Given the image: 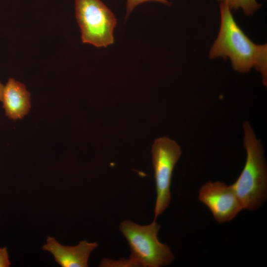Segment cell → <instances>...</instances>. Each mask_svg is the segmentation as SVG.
Instances as JSON below:
<instances>
[{"label":"cell","instance_id":"cell-1","mask_svg":"<svg viewBox=\"0 0 267 267\" xmlns=\"http://www.w3.org/2000/svg\"><path fill=\"white\" fill-rule=\"evenodd\" d=\"M221 26L218 36L210 48L209 57L228 58L234 70L248 72L255 68L267 85V45L253 43L236 23L226 3L221 2Z\"/></svg>","mask_w":267,"mask_h":267},{"label":"cell","instance_id":"cell-2","mask_svg":"<svg viewBox=\"0 0 267 267\" xmlns=\"http://www.w3.org/2000/svg\"><path fill=\"white\" fill-rule=\"evenodd\" d=\"M244 146L246 151L244 167L232 184L243 209L255 210L267 197V171L264 151L250 123L243 124Z\"/></svg>","mask_w":267,"mask_h":267},{"label":"cell","instance_id":"cell-3","mask_svg":"<svg viewBox=\"0 0 267 267\" xmlns=\"http://www.w3.org/2000/svg\"><path fill=\"white\" fill-rule=\"evenodd\" d=\"M160 225L156 220L141 225L131 221L121 222L120 229L131 250L130 259L135 267H161L169 265L174 259L170 247L160 242L158 233Z\"/></svg>","mask_w":267,"mask_h":267},{"label":"cell","instance_id":"cell-4","mask_svg":"<svg viewBox=\"0 0 267 267\" xmlns=\"http://www.w3.org/2000/svg\"><path fill=\"white\" fill-rule=\"evenodd\" d=\"M75 8L83 43L97 47L114 43L117 19L101 0H75Z\"/></svg>","mask_w":267,"mask_h":267},{"label":"cell","instance_id":"cell-5","mask_svg":"<svg viewBox=\"0 0 267 267\" xmlns=\"http://www.w3.org/2000/svg\"><path fill=\"white\" fill-rule=\"evenodd\" d=\"M151 153L156 190L154 219L156 220L170 204L172 174L181 150L175 141L162 137L154 140Z\"/></svg>","mask_w":267,"mask_h":267},{"label":"cell","instance_id":"cell-6","mask_svg":"<svg viewBox=\"0 0 267 267\" xmlns=\"http://www.w3.org/2000/svg\"><path fill=\"white\" fill-rule=\"evenodd\" d=\"M198 199L219 223L230 221L243 210L232 185L221 181L203 184L199 189Z\"/></svg>","mask_w":267,"mask_h":267},{"label":"cell","instance_id":"cell-7","mask_svg":"<svg viewBox=\"0 0 267 267\" xmlns=\"http://www.w3.org/2000/svg\"><path fill=\"white\" fill-rule=\"evenodd\" d=\"M98 246L96 242L86 240L76 246H64L54 237L48 236L42 249L51 253L55 261L62 267H87L90 253Z\"/></svg>","mask_w":267,"mask_h":267},{"label":"cell","instance_id":"cell-8","mask_svg":"<svg viewBox=\"0 0 267 267\" xmlns=\"http://www.w3.org/2000/svg\"><path fill=\"white\" fill-rule=\"evenodd\" d=\"M1 102L6 117L14 120L21 119L30 111V93L24 84L9 78L4 86Z\"/></svg>","mask_w":267,"mask_h":267},{"label":"cell","instance_id":"cell-9","mask_svg":"<svg viewBox=\"0 0 267 267\" xmlns=\"http://www.w3.org/2000/svg\"><path fill=\"white\" fill-rule=\"evenodd\" d=\"M226 3L229 9L237 10L241 8L246 15H252L262 5L256 0H216Z\"/></svg>","mask_w":267,"mask_h":267},{"label":"cell","instance_id":"cell-10","mask_svg":"<svg viewBox=\"0 0 267 267\" xmlns=\"http://www.w3.org/2000/svg\"><path fill=\"white\" fill-rule=\"evenodd\" d=\"M149 1H155L163 3L167 5H170L171 2L168 0H127L126 4V16L127 18L133 10L139 4Z\"/></svg>","mask_w":267,"mask_h":267},{"label":"cell","instance_id":"cell-11","mask_svg":"<svg viewBox=\"0 0 267 267\" xmlns=\"http://www.w3.org/2000/svg\"><path fill=\"white\" fill-rule=\"evenodd\" d=\"M11 266L6 247L0 248V267Z\"/></svg>","mask_w":267,"mask_h":267},{"label":"cell","instance_id":"cell-12","mask_svg":"<svg viewBox=\"0 0 267 267\" xmlns=\"http://www.w3.org/2000/svg\"><path fill=\"white\" fill-rule=\"evenodd\" d=\"M4 86L0 82V101H2Z\"/></svg>","mask_w":267,"mask_h":267}]
</instances>
